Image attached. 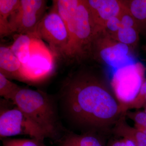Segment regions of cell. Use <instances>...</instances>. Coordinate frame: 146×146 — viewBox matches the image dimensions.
Instances as JSON below:
<instances>
[{"label": "cell", "mask_w": 146, "mask_h": 146, "mask_svg": "<svg viewBox=\"0 0 146 146\" xmlns=\"http://www.w3.org/2000/svg\"><path fill=\"white\" fill-rule=\"evenodd\" d=\"M58 100L64 120L80 133H112L124 114L107 75L95 69H81L68 76Z\"/></svg>", "instance_id": "obj_1"}, {"label": "cell", "mask_w": 146, "mask_h": 146, "mask_svg": "<svg viewBox=\"0 0 146 146\" xmlns=\"http://www.w3.org/2000/svg\"><path fill=\"white\" fill-rule=\"evenodd\" d=\"M12 102L44 132L47 138L60 140L64 130L56 104L52 97L39 90L21 87Z\"/></svg>", "instance_id": "obj_2"}, {"label": "cell", "mask_w": 146, "mask_h": 146, "mask_svg": "<svg viewBox=\"0 0 146 146\" xmlns=\"http://www.w3.org/2000/svg\"><path fill=\"white\" fill-rule=\"evenodd\" d=\"M65 24L69 41L64 58L79 63L91 58L92 46L97 31L86 0H80L76 10Z\"/></svg>", "instance_id": "obj_3"}, {"label": "cell", "mask_w": 146, "mask_h": 146, "mask_svg": "<svg viewBox=\"0 0 146 146\" xmlns=\"http://www.w3.org/2000/svg\"><path fill=\"white\" fill-rule=\"evenodd\" d=\"M133 50L102 30L97 32L94 37L91 58L117 69L135 62Z\"/></svg>", "instance_id": "obj_4"}, {"label": "cell", "mask_w": 146, "mask_h": 146, "mask_svg": "<svg viewBox=\"0 0 146 146\" xmlns=\"http://www.w3.org/2000/svg\"><path fill=\"white\" fill-rule=\"evenodd\" d=\"M34 34L48 43L54 56L65 57L69 33L65 22L53 7L39 22Z\"/></svg>", "instance_id": "obj_5"}, {"label": "cell", "mask_w": 146, "mask_h": 146, "mask_svg": "<svg viewBox=\"0 0 146 146\" xmlns=\"http://www.w3.org/2000/svg\"><path fill=\"white\" fill-rule=\"evenodd\" d=\"M145 71L143 64L135 62L115 70L111 84L121 106L137 96L145 79Z\"/></svg>", "instance_id": "obj_6"}, {"label": "cell", "mask_w": 146, "mask_h": 146, "mask_svg": "<svg viewBox=\"0 0 146 146\" xmlns=\"http://www.w3.org/2000/svg\"><path fill=\"white\" fill-rule=\"evenodd\" d=\"M54 56L42 40L35 38L32 44L29 59L22 65L23 81L37 82L50 76L54 69Z\"/></svg>", "instance_id": "obj_7"}, {"label": "cell", "mask_w": 146, "mask_h": 146, "mask_svg": "<svg viewBox=\"0 0 146 146\" xmlns=\"http://www.w3.org/2000/svg\"><path fill=\"white\" fill-rule=\"evenodd\" d=\"M25 135L43 142L46 135L24 112L16 106L1 111L0 136L6 138Z\"/></svg>", "instance_id": "obj_8"}, {"label": "cell", "mask_w": 146, "mask_h": 146, "mask_svg": "<svg viewBox=\"0 0 146 146\" xmlns=\"http://www.w3.org/2000/svg\"><path fill=\"white\" fill-rule=\"evenodd\" d=\"M97 32L103 29L110 18L119 16L125 7L123 0H86Z\"/></svg>", "instance_id": "obj_9"}, {"label": "cell", "mask_w": 146, "mask_h": 146, "mask_svg": "<svg viewBox=\"0 0 146 146\" xmlns=\"http://www.w3.org/2000/svg\"><path fill=\"white\" fill-rule=\"evenodd\" d=\"M44 13L17 9L9 19L12 33L34 34L36 27Z\"/></svg>", "instance_id": "obj_10"}, {"label": "cell", "mask_w": 146, "mask_h": 146, "mask_svg": "<svg viewBox=\"0 0 146 146\" xmlns=\"http://www.w3.org/2000/svg\"><path fill=\"white\" fill-rule=\"evenodd\" d=\"M23 65L10 47H0V73L9 79L23 81Z\"/></svg>", "instance_id": "obj_11"}, {"label": "cell", "mask_w": 146, "mask_h": 146, "mask_svg": "<svg viewBox=\"0 0 146 146\" xmlns=\"http://www.w3.org/2000/svg\"><path fill=\"white\" fill-rule=\"evenodd\" d=\"M116 136L132 142L136 146H146V135L129 125L125 120V115L120 117L112 129Z\"/></svg>", "instance_id": "obj_12"}, {"label": "cell", "mask_w": 146, "mask_h": 146, "mask_svg": "<svg viewBox=\"0 0 146 146\" xmlns=\"http://www.w3.org/2000/svg\"><path fill=\"white\" fill-rule=\"evenodd\" d=\"M36 37L34 34H18L9 47L22 65L26 64L29 59L32 44Z\"/></svg>", "instance_id": "obj_13"}, {"label": "cell", "mask_w": 146, "mask_h": 146, "mask_svg": "<svg viewBox=\"0 0 146 146\" xmlns=\"http://www.w3.org/2000/svg\"><path fill=\"white\" fill-rule=\"evenodd\" d=\"M60 146H104L100 136L91 133L69 132L60 140Z\"/></svg>", "instance_id": "obj_14"}, {"label": "cell", "mask_w": 146, "mask_h": 146, "mask_svg": "<svg viewBox=\"0 0 146 146\" xmlns=\"http://www.w3.org/2000/svg\"><path fill=\"white\" fill-rule=\"evenodd\" d=\"M20 0H0V35L1 38L12 34L9 19L17 10Z\"/></svg>", "instance_id": "obj_15"}, {"label": "cell", "mask_w": 146, "mask_h": 146, "mask_svg": "<svg viewBox=\"0 0 146 146\" xmlns=\"http://www.w3.org/2000/svg\"><path fill=\"white\" fill-rule=\"evenodd\" d=\"M133 16L140 33L146 34V0H123Z\"/></svg>", "instance_id": "obj_16"}, {"label": "cell", "mask_w": 146, "mask_h": 146, "mask_svg": "<svg viewBox=\"0 0 146 146\" xmlns=\"http://www.w3.org/2000/svg\"><path fill=\"white\" fill-rule=\"evenodd\" d=\"M140 34L138 29L121 27L112 38L134 50L138 44Z\"/></svg>", "instance_id": "obj_17"}, {"label": "cell", "mask_w": 146, "mask_h": 146, "mask_svg": "<svg viewBox=\"0 0 146 146\" xmlns=\"http://www.w3.org/2000/svg\"><path fill=\"white\" fill-rule=\"evenodd\" d=\"M80 2V0H55L53 1L52 6L65 23L74 13Z\"/></svg>", "instance_id": "obj_18"}, {"label": "cell", "mask_w": 146, "mask_h": 146, "mask_svg": "<svg viewBox=\"0 0 146 146\" xmlns=\"http://www.w3.org/2000/svg\"><path fill=\"white\" fill-rule=\"evenodd\" d=\"M21 88L0 73V96L7 100L13 102Z\"/></svg>", "instance_id": "obj_19"}, {"label": "cell", "mask_w": 146, "mask_h": 146, "mask_svg": "<svg viewBox=\"0 0 146 146\" xmlns=\"http://www.w3.org/2000/svg\"><path fill=\"white\" fill-rule=\"evenodd\" d=\"M146 105V79L142 84L139 92L131 101L121 106L124 113L131 109H139Z\"/></svg>", "instance_id": "obj_20"}, {"label": "cell", "mask_w": 146, "mask_h": 146, "mask_svg": "<svg viewBox=\"0 0 146 146\" xmlns=\"http://www.w3.org/2000/svg\"><path fill=\"white\" fill-rule=\"evenodd\" d=\"M125 117L133 121L134 127L146 135V113L144 111H127Z\"/></svg>", "instance_id": "obj_21"}, {"label": "cell", "mask_w": 146, "mask_h": 146, "mask_svg": "<svg viewBox=\"0 0 146 146\" xmlns=\"http://www.w3.org/2000/svg\"><path fill=\"white\" fill-rule=\"evenodd\" d=\"M42 141L35 139H6L3 141V146H45Z\"/></svg>", "instance_id": "obj_22"}, {"label": "cell", "mask_w": 146, "mask_h": 146, "mask_svg": "<svg viewBox=\"0 0 146 146\" xmlns=\"http://www.w3.org/2000/svg\"><path fill=\"white\" fill-rule=\"evenodd\" d=\"M124 5V8L119 16L122 27L134 28L138 29L135 19L128 10L125 4Z\"/></svg>", "instance_id": "obj_23"}, {"label": "cell", "mask_w": 146, "mask_h": 146, "mask_svg": "<svg viewBox=\"0 0 146 146\" xmlns=\"http://www.w3.org/2000/svg\"><path fill=\"white\" fill-rule=\"evenodd\" d=\"M121 27L119 18V16H118L109 19L106 23L103 30L112 37Z\"/></svg>", "instance_id": "obj_24"}, {"label": "cell", "mask_w": 146, "mask_h": 146, "mask_svg": "<svg viewBox=\"0 0 146 146\" xmlns=\"http://www.w3.org/2000/svg\"><path fill=\"white\" fill-rule=\"evenodd\" d=\"M108 146H126L124 140L123 138L116 139L111 141Z\"/></svg>", "instance_id": "obj_25"}, {"label": "cell", "mask_w": 146, "mask_h": 146, "mask_svg": "<svg viewBox=\"0 0 146 146\" xmlns=\"http://www.w3.org/2000/svg\"><path fill=\"white\" fill-rule=\"evenodd\" d=\"M124 140L125 142L126 146H136L135 145V144L133 143L132 142L129 141V140H127V139H123Z\"/></svg>", "instance_id": "obj_26"}, {"label": "cell", "mask_w": 146, "mask_h": 146, "mask_svg": "<svg viewBox=\"0 0 146 146\" xmlns=\"http://www.w3.org/2000/svg\"><path fill=\"white\" fill-rule=\"evenodd\" d=\"M144 108V109H145V110H144V112H145V113H146V106H145V107Z\"/></svg>", "instance_id": "obj_27"}, {"label": "cell", "mask_w": 146, "mask_h": 146, "mask_svg": "<svg viewBox=\"0 0 146 146\" xmlns=\"http://www.w3.org/2000/svg\"><path fill=\"white\" fill-rule=\"evenodd\" d=\"M144 48H145V50L146 51V44L145 45V46H144Z\"/></svg>", "instance_id": "obj_28"}]
</instances>
